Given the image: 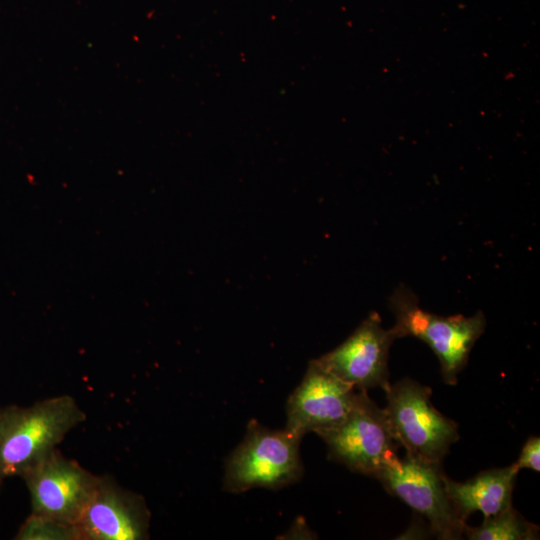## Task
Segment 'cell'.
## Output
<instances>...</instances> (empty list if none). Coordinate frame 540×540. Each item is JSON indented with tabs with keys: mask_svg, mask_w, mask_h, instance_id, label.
Returning a JSON list of instances; mask_svg holds the SVG:
<instances>
[{
	"mask_svg": "<svg viewBox=\"0 0 540 540\" xmlns=\"http://www.w3.org/2000/svg\"><path fill=\"white\" fill-rule=\"evenodd\" d=\"M85 412L70 395L0 408V478L23 477L49 456Z\"/></svg>",
	"mask_w": 540,
	"mask_h": 540,
	"instance_id": "1",
	"label": "cell"
},
{
	"mask_svg": "<svg viewBox=\"0 0 540 540\" xmlns=\"http://www.w3.org/2000/svg\"><path fill=\"white\" fill-rule=\"evenodd\" d=\"M389 307L396 319L393 327L398 337L412 336L425 342L439 360L444 382L455 385L475 342L485 330L483 312L470 317L430 313L419 306L416 295L405 285H399L391 294Z\"/></svg>",
	"mask_w": 540,
	"mask_h": 540,
	"instance_id": "2",
	"label": "cell"
},
{
	"mask_svg": "<svg viewBox=\"0 0 540 540\" xmlns=\"http://www.w3.org/2000/svg\"><path fill=\"white\" fill-rule=\"evenodd\" d=\"M301 439L252 419L241 443L225 461L223 489L242 493L253 488L280 489L300 480Z\"/></svg>",
	"mask_w": 540,
	"mask_h": 540,
	"instance_id": "3",
	"label": "cell"
},
{
	"mask_svg": "<svg viewBox=\"0 0 540 540\" xmlns=\"http://www.w3.org/2000/svg\"><path fill=\"white\" fill-rule=\"evenodd\" d=\"M385 409L393 437L406 453L420 460L441 463L459 438L457 424L431 402L432 390L404 378L385 390Z\"/></svg>",
	"mask_w": 540,
	"mask_h": 540,
	"instance_id": "4",
	"label": "cell"
},
{
	"mask_svg": "<svg viewBox=\"0 0 540 540\" xmlns=\"http://www.w3.org/2000/svg\"><path fill=\"white\" fill-rule=\"evenodd\" d=\"M440 463H431L405 454L390 459L374 476L393 496L398 497L429 523L438 539L456 540L464 536V521L450 501Z\"/></svg>",
	"mask_w": 540,
	"mask_h": 540,
	"instance_id": "5",
	"label": "cell"
},
{
	"mask_svg": "<svg viewBox=\"0 0 540 540\" xmlns=\"http://www.w3.org/2000/svg\"><path fill=\"white\" fill-rule=\"evenodd\" d=\"M317 435L326 443L329 458L371 477L397 455L398 444L385 409L378 407L365 390H359L352 410L342 422Z\"/></svg>",
	"mask_w": 540,
	"mask_h": 540,
	"instance_id": "6",
	"label": "cell"
},
{
	"mask_svg": "<svg viewBox=\"0 0 540 540\" xmlns=\"http://www.w3.org/2000/svg\"><path fill=\"white\" fill-rule=\"evenodd\" d=\"M99 477L56 449L22 478L33 514L76 525Z\"/></svg>",
	"mask_w": 540,
	"mask_h": 540,
	"instance_id": "7",
	"label": "cell"
},
{
	"mask_svg": "<svg viewBox=\"0 0 540 540\" xmlns=\"http://www.w3.org/2000/svg\"><path fill=\"white\" fill-rule=\"evenodd\" d=\"M357 396L356 388L313 359L288 398L284 429L300 439L309 432L319 434L328 430L347 417Z\"/></svg>",
	"mask_w": 540,
	"mask_h": 540,
	"instance_id": "8",
	"label": "cell"
},
{
	"mask_svg": "<svg viewBox=\"0 0 540 540\" xmlns=\"http://www.w3.org/2000/svg\"><path fill=\"white\" fill-rule=\"evenodd\" d=\"M397 338L394 327L385 329L379 314L372 312L345 341L316 361L358 390H386L389 350Z\"/></svg>",
	"mask_w": 540,
	"mask_h": 540,
	"instance_id": "9",
	"label": "cell"
},
{
	"mask_svg": "<svg viewBox=\"0 0 540 540\" xmlns=\"http://www.w3.org/2000/svg\"><path fill=\"white\" fill-rule=\"evenodd\" d=\"M151 513L144 497L100 476L76 526L81 540H144Z\"/></svg>",
	"mask_w": 540,
	"mask_h": 540,
	"instance_id": "10",
	"label": "cell"
},
{
	"mask_svg": "<svg viewBox=\"0 0 540 540\" xmlns=\"http://www.w3.org/2000/svg\"><path fill=\"white\" fill-rule=\"evenodd\" d=\"M518 472V467L513 463L504 468L483 471L462 483L445 476V490L464 521L474 512H481L485 519L512 506V492Z\"/></svg>",
	"mask_w": 540,
	"mask_h": 540,
	"instance_id": "11",
	"label": "cell"
},
{
	"mask_svg": "<svg viewBox=\"0 0 540 540\" xmlns=\"http://www.w3.org/2000/svg\"><path fill=\"white\" fill-rule=\"evenodd\" d=\"M464 535L470 540H535L539 538V528L510 506L485 518L480 526L466 524Z\"/></svg>",
	"mask_w": 540,
	"mask_h": 540,
	"instance_id": "12",
	"label": "cell"
},
{
	"mask_svg": "<svg viewBox=\"0 0 540 540\" xmlns=\"http://www.w3.org/2000/svg\"><path fill=\"white\" fill-rule=\"evenodd\" d=\"M15 539L81 540L76 525L64 524L33 513L22 524Z\"/></svg>",
	"mask_w": 540,
	"mask_h": 540,
	"instance_id": "13",
	"label": "cell"
},
{
	"mask_svg": "<svg viewBox=\"0 0 540 540\" xmlns=\"http://www.w3.org/2000/svg\"><path fill=\"white\" fill-rule=\"evenodd\" d=\"M540 439L539 437H529L524 444L518 460L515 462L520 470L521 468H530L539 472L540 470Z\"/></svg>",
	"mask_w": 540,
	"mask_h": 540,
	"instance_id": "14",
	"label": "cell"
},
{
	"mask_svg": "<svg viewBox=\"0 0 540 540\" xmlns=\"http://www.w3.org/2000/svg\"><path fill=\"white\" fill-rule=\"evenodd\" d=\"M0 481H1V478H0Z\"/></svg>",
	"mask_w": 540,
	"mask_h": 540,
	"instance_id": "15",
	"label": "cell"
}]
</instances>
